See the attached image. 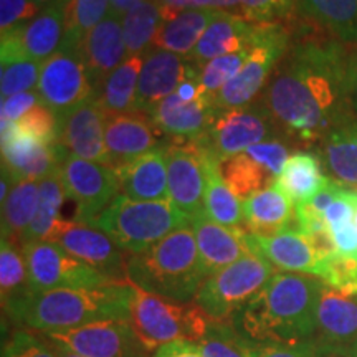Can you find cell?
<instances>
[{"instance_id":"cell-1","label":"cell","mask_w":357,"mask_h":357,"mask_svg":"<svg viewBox=\"0 0 357 357\" xmlns=\"http://www.w3.org/2000/svg\"><path fill=\"white\" fill-rule=\"evenodd\" d=\"M334 37L293 33L261 101L289 141L312 144L357 121L352 56Z\"/></svg>"},{"instance_id":"cell-2","label":"cell","mask_w":357,"mask_h":357,"mask_svg":"<svg viewBox=\"0 0 357 357\" xmlns=\"http://www.w3.org/2000/svg\"><path fill=\"white\" fill-rule=\"evenodd\" d=\"M324 283L312 275L276 271L260 293L231 318L248 344L311 342Z\"/></svg>"},{"instance_id":"cell-3","label":"cell","mask_w":357,"mask_h":357,"mask_svg":"<svg viewBox=\"0 0 357 357\" xmlns=\"http://www.w3.org/2000/svg\"><path fill=\"white\" fill-rule=\"evenodd\" d=\"M134 287L109 281L100 287L58 288L32 294L15 323L37 333H58L109 319H129Z\"/></svg>"},{"instance_id":"cell-4","label":"cell","mask_w":357,"mask_h":357,"mask_svg":"<svg viewBox=\"0 0 357 357\" xmlns=\"http://www.w3.org/2000/svg\"><path fill=\"white\" fill-rule=\"evenodd\" d=\"M204 280L190 223L172 231L146 252L128 257L126 281L166 300L192 303Z\"/></svg>"},{"instance_id":"cell-5","label":"cell","mask_w":357,"mask_h":357,"mask_svg":"<svg viewBox=\"0 0 357 357\" xmlns=\"http://www.w3.org/2000/svg\"><path fill=\"white\" fill-rule=\"evenodd\" d=\"M189 223L171 200L139 202L119 194L89 225L108 234L123 252L137 255Z\"/></svg>"},{"instance_id":"cell-6","label":"cell","mask_w":357,"mask_h":357,"mask_svg":"<svg viewBox=\"0 0 357 357\" xmlns=\"http://www.w3.org/2000/svg\"><path fill=\"white\" fill-rule=\"evenodd\" d=\"M134 331L147 349L174 341L199 342L212 324V318L197 303H177L134 287L131 306Z\"/></svg>"},{"instance_id":"cell-7","label":"cell","mask_w":357,"mask_h":357,"mask_svg":"<svg viewBox=\"0 0 357 357\" xmlns=\"http://www.w3.org/2000/svg\"><path fill=\"white\" fill-rule=\"evenodd\" d=\"M293 32L281 22L255 24L252 35V52L242 70L212 96L217 109H235L253 105L257 96L265 93L271 75L291 45Z\"/></svg>"},{"instance_id":"cell-8","label":"cell","mask_w":357,"mask_h":357,"mask_svg":"<svg viewBox=\"0 0 357 357\" xmlns=\"http://www.w3.org/2000/svg\"><path fill=\"white\" fill-rule=\"evenodd\" d=\"M276 273L275 266L258 253L240 258L204 280L195 303L213 321H231Z\"/></svg>"},{"instance_id":"cell-9","label":"cell","mask_w":357,"mask_h":357,"mask_svg":"<svg viewBox=\"0 0 357 357\" xmlns=\"http://www.w3.org/2000/svg\"><path fill=\"white\" fill-rule=\"evenodd\" d=\"M284 137L270 109L260 102L235 109H217L211 126L194 142L220 162L242 154L258 142Z\"/></svg>"},{"instance_id":"cell-10","label":"cell","mask_w":357,"mask_h":357,"mask_svg":"<svg viewBox=\"0 0 357 357\" xmlns=\"http://www.w3.org/2000/svg\"><path fill=\"white\" fill-rule=\"evenodd\" d=\"M37 91L42 105L58 119L96 95L83 45L61 43L55 55L43 61Z\"/></svg>"},{"instance_id":"cell-11","label":"cell","mask_w":357,"mask_h":357,"mask_svg":"<svg viewBox=\"0 0 357 357\" xmlns=\"http://www.w3.org/2000/svg\"><path fill=\"white\" fill-rule=\"evenodd\" d=\"M22 250L33 294L58 288L100 287L113 281L48 240L25 243Z\"/></svg>"},{"instance_id":"cell-12","label":"cell","mask_w":357,"mask_h":357,"mask_svg":"<svg viewBox=\"0 0 357 357\" xmlns=\"http://www.w3.org/2000/svg\"><path fill=\"white\" fill-rule=\"evenodd\" d=\"M60 178L66 197L77 205L75 220L88 225L121 194L119 174L114 167L70 154L61 162Z\"/></svg>"},{"instance_id":"cell-13","label":"cell","mask_w":357,"mask_h":357,"mask_svg":"<svg viewBox=\"0 0 357 357\" xmlns=\"http://www.w3.org/2000/svg\"><path fill=\"white\" fill-rule=\"evenodd\" d=\"M84 357H151L129 319H109L58 333H40Z\"/></svg>"},{"instance_id":"cell-14","label":"cell","mask_w":357,"mask_h":357,"mask_svg":"<svg viewBox=\"0 0 357 357\" xmlns=\"http://www.w3.org/2000/svg\"><path fill=\"white\" fill-rule=\"evenodd\" d=\"M47 240L56 243L77 260L100 270L109 280H126V252L96 227L77 220H60Z\"/></svg>"},{"instance_id":"cell-15","label":"cell","mask_w":357,"mask_h":357,"mask_svg":"<svg viewBox=\"0 0 357 357\" xmlns=\"http://www.w3.org/2000/svg\"><path fill=\"white\" fill-rule=\"evenodd\" d=\"M68 153L58 144L29 136L17 128L15 123L2 121V169L13 182L42 181L60 171Z\"/></svg>"},{"instance_id":"cell-16","label":"cell","mask_w":357,"mask_h":357,"mask_svg":"<svg viewBox=\"0 0 357 357\" xmlns=\"http://www.w3.org/2000/svg\"><path fill=\"white\" fill-rule=\"evenodd\" d=\"M202 66L192 61L189 56L151 48L146 53L139 83H137L134 113L153 116L160 101L177 91L185 79L199 77Z\"/></svg>"},{"instance_id":"cell-17","label":"cell","mask_w":357,"mask_h":357,"mask_svg":"<svg viewBox=\"0 0 357 357\" xmlns=\"http://www.w3.org/2000/svg\"><path fill=\"white\" fill-rule=\"evenodd\" d=\"M105 142L109 166L118 171L142 155L166 149L172 141L155 126L151 116L128 113L108 116Z\"/></svg>"},{"instance_id":"cell-18","label":"cell","mask_w":357,"mask_h":357,"mask_svg":"<svg viewBox=\"0 0 357 357\" xmlns=\"http://www.w3.org/2000/svg\"><path fill=\"white\" fill-rule=\"evenodd\" d=\"M106 119L108 116L102 111L96 96L88 98L58 119V146L75 158L109 166L105 142Z\"/></svg>"},{"instance_id":"cell-19","label":"cell","mask_w":357,"mask_h":357,"mask_svg":"<svg viewBox=\"0 0 357 357\" xmlns=\"http://www.w3.org/2000/svg\"><path fill=\"white\" fill-rule=\"evenodd\" d=\"M169 200L187 217L205 213L202 155L194 141L171 142L167 147Z\"/></svg>"},{"instance_id":"cell-20","label":"cell","mask_w":357,"mask_h":357,"mask_svg":"<svg viewBox=\"0 0 357 357\" xmlns=\"http://www.w3.org/2000/svg\"><path fill=\"white\" fill-rule=\"evenodd\" d=\"M311 344L318 352L347 351L357 354V294H342L324 284Z\"/></svg>"},{"instance_id":"cell-21","label":"cell","mask_w":357,"mask_h":357,"mask_svg":"<svg viewBox=\"0 0 357 357\" xmlns=\"http://www.w3.org/2000/svg\"><path fill=\"white\" fill-rule=\"evenodd\" d=\"M247 243L253 253L265 257L275 268L289 273H305L319 278L328 257L314 240L300 230H284L271 236L253 235L247 231Z\"/></svg>"},{"instance_id":"cell-22","label":"cell","mask_w":357,"mask_h":357,"mask_svg":"<svg viewBox=\"0 0 357 357\" xmlns=\"http://www.w3.org/2000/svg\"><path fill=\"white\" fill-rule=\"evenodd\" d=\"M190 227L197 242L200 266L205 278L253 253L247 243V230L223 227L211 220L205 213L192 217Z\"/></svg>"},{"instance_id":"cell-23","label":"cell","mask_w":357,"mask_h":357,"mask_svg":"<svg viewBox=\"0 0 357 357\" xmlns=\"http://www.w3.org/2000/svg\"><path fill=\"white\" fill-rule=\"evenodd\" d=\"M217 108L212 98L204 95L194 101H184L177 93H172L153 113V121L171 139L195 141L202 137L211 126Z\"/></svg>"},{"instance_id":"cell-24","label":"cell","mask_w":357,"mask_h":357,"mask_svg":"<svg viewBox=\"0 0 357 357\" xmlns=\"http://www.w3.org/2000/svg\"><path fill=\"white\" fill-rule=\"evenodd\" d=\"M123 19L109 13L101 24L86 35L83 52L91 75L93 86L98 91L109 73L123 65L128 58V48L123 35Z\"/></svg>"},{"instance_id":"cell-25","label":"cell","mask_w":357,"mask_h":357,"mask_svg":"<svg viewBox=\"0 0 357 357\" xmlns=\"http://www.w3.org/2000/svg\"><path fill=\"white\" fill-rule=\"evenodd\" d=\"M167 147L142 155L118 169L121 195L139 202L169 200Z\"/></svg>"},{"instance_id":"cell-26","label":"cell","mask_w":357,"mask_h":357,"mask_svg":"<svg viewBox=\"0 0 357 357\" xmlns=\"http://www.w3.org/2000/svg\"><path fill=\"white\" fill-rule=\"evenodd\" d=\"M253 30L255 24L245 20L243 17L217 10L211 25L207 26L189 58L204 66L218 56L242 50L252 42Z\"/></svg>"},{"instance_id":"cell-27","label":"cell","mask_w":357,"mask_h":357,"mask_svg":"<svg viewBox=\"0 0 357 357\" xmlns=\"http://www.w3.org/2000/svg\"><path fill=\"white\" fill-rule=\"evenodd\" d=\"M242 205L245 230L250 234L271 236L284 230H296L294 204L276 184L258 192Z\"/></svg>"},{"instance_id":"cell-28","label":"cell","mask_w":357,"mask_h":357,"mask_svg":"<svg viewBox=\"0 0 357 357\" xmlns=\"http://www.w3.org/2000/svg\"><path fill=\"white\" fill-rule=\"evenodd\" d=\"M66 6H68V0H53L40 10L38 15L29 25L10 32L19 37L26 55L40 63L55 55L63 43Z\"/></svg>"},{"instance_id":"cell-29","label":"cell","mask_w":357,"mask_h":357,"mask_svg":"<svg viewBox=\"0 0 357 357\" xmlns=\"http://www.w3.org/2000/svg\"><path fill=\"white\" fill-rule=\"evenodd\" d=\"M199 151L200 155H202L205 177V215L211 218V220L220 223L223 227H229V229L245 230L242 200L236 197L230 187L227 185L220 171V160L213 158L212 154L205 153L200 147Z\"/></svg>"},{"instance_id":"cell-30","label":"cell","mask_w":357,"mask_h":357,"mask_svg":"<svg viewBox=\"0 0 357 357\" xmlns=\"http://www.w3.org/2000/svg\"><path fill=\"white\" fill-rule=\"evenodd\" d=\"M318 155L333 182L357 190V121L334 129L323 137Z\"/></svg>"},{"instance_id":"cell-31","label":"cell","mask_w":357,"mask_h":357,"mask_svg":"<svg viewBox=\"0 0 357 357\" xmlns=\"http://www.w3.org/2000/svg\"><path fill=\"white\" fill-rule=\"evenodd\" d=\"M0 294L3 316L15 321L25 303L32 298L24 250L8 238L0 242Z\"/></svg>"},{"instance_id":"cell-32","label":"cell","mask_w":357,"mask_h":357,"mask_svg":"<svg viewBox=\"0 0 357 357\" xmlns=\"http://www.w3.org/2000/svg\"><path fill=\"white\" fill-rule=\"evenodd\" d=\"M329 182L331 178L323 171V162L318 154L311 151H296L284 164L276 185L296 205L314 197Z\"/></svg>"},{"instance_id":"cell-33","label":"cell","mask_w":357,"mask_h":357,"mask_svg":"<svg viewBox=\"0 0 357 357\" xmlns=\"http://www.w3.org/2000/svg\"><path fill=\"white\" fill-rule=\"evenodd\" d=\"M0 58H2V63H0L2 100L19 95V93L37 89L43 63L26 55L15 33L2 35Z\"/></svg>"},{"instance_id":"cell-34","label":"cell","mask_w":357,"mask_h":357,"mask_svg":"<svg viewBox=\"0 0 357 357\" xmlns=\"http://www.w3.org/2000/svg\"><path fill=\"white\" fill-rule=\"evenodd\" d=\"M215 13L217 10L212 8H194L178 13L176 19L162 22L151 48L189 56L197 47L199 40L202 38Z\"/></svg>"},{"instance_id":"cell-35","label":"cell","mask_w":357,"mask_h":357,"mask_svg":"<svg viewBox=\"0 0 357 357\" xmlns=\"http://www.w3.org/2000/svg\"><path fill=\"white\" fill-rule=\"evenodd\" d=\"M144 60L146 53L126 58V61L119 65L113 73H109L108 78L101 83L95 96L106 116L134 113L137 83H139Z\"/></svg>"},{"instance_id":"cell-36","label":"cell","mask_w":357,"mask_h":357,"mask_svg":"<svg viewBox=\"0 0 357 357\" xmlns=\"http://www.w3.org/2000/svg\"><path fill=\"white\" fill-rule=\"evenodd\" d=\"M301 12L324 32L357 45V0H300Z\"/></svg>"},{"instance_id":"cell-37","label":"cell","mask_w":357,"mask_h":357,"mask_svg":"<svg viewBox=\"0 0 357 357\" xmlns=\"http://www.w3.org/2000/svg\"><path fill=\"white\" fill-rule=\"evenodd\" d=\"M40 202V181H20L12 185L2 202V238L22 247L24 235L32 225Z\"/></svg>"},{"instance_id":"cell-38","label":"cell","mask_w":357,"mask_h":357,"mask_svg":"<svg viewBox=\"0 0 357 357\" xmlns=\"http://www.w3.org/2000/svg\"><path fill=\"white\" fill-rule=\"evenodd\" d=\"M121 22L128 58L144 55L153 47L159 26L162 24L159 3L155 0H139Z\"/></svg>"},{"instance_id":"cell-39","label":"cell","mask_w":357,"mask_h":357,"mask_svg":"<svg viewBox=\"0 0 357 357\" xmlns=\"http://www.w3.org/2000/svg\"><path fill=\"white\" fill-rule=\"evenodd\" d=\"M220 171L227 185L242 202L268 187H273L278 181L273 174L268 172L245 153L223 160L220 162Z\"/></svg>"},{"instance_id":"cell-40","label":"cell","mask_w":357,"mask_h":357,"mask_svg":"<svg viewBox=\"0 0 357 357\" xmlns=\"http://www.w3.org/2000/svg\"><path fill=\"white\" fill-rule=\"evenodd\" d=\"M65 197L66 192L63 182L60 178V171L40 181L38 208L32 225L29 227V230L24 235L22 247L30 242H42V240H47L50 236L52 230L61 220L60 208L63 205Z\"/></svg>"},{"instance_id":"cell-41","label":"cell","mask_w":357,"mask_h":357,"mask_svg":"<svg viewBox=\"0 0 357 357\" xmlns=\"http://www.w3.org/2000/svg\"><path fill=\"white\" fill-rule=\"evenodd\" d=\"M109 15V0H68L63 43L83 45L86 35Z\"/></svg>"},{"instance_id":"cell-42","label":"cell","mask_w":357,"mask_h":357,"mask_svg":"<svg viewBox=\"0 0 357 357\" xmlns=\"http://www.w3.org/2000/svg\"><path fill=\"white\" fill-rule=\"evenodd\" d=\"M197 344L205 357H250V344L231 321H212L207 334Z\"/></svg>"},{"instance_id":"cell-43","label":"cell","mask_w":357,"mask_h":357,"mask_svg":"<svg viewBox=\"0 0 357 357\" xmlns=\"http://www.w3.org/2000/svg\"><path fill=\"white\" fill-rule=\"evenodd\" d=\"M250 52H252V45L238 52L229 53V55L218 56L215 60L208 61L207 65H204L202 73H200V84H202L204 91L211 98L220 91L242 70L245 61L250 56Z\"/></svg>"},{"instance_id":"cell-44","label":"cell","mask_w":357,"mask_h":357,"mask_svg":"<svg viewBox=\"0 0 357 357\" xmlns=\"http://www.w3.org/2000/svg\"><path fill=\"white\" fill-rule=\"evenodd\" d=\"M319 280L342 294H357V260L333 253L324 260Z\"/></svg>"},{"instance_id":"cell-45","label":"cell","mask_w":357,"mask_h":357,"mask_svg":"<svg viewBox=\"0 0 357 357\" xmlns=\"http://www.w3.org/2000/svg\"><path fill=\"white\" fill-rule=\"evenodd\" d=\"M300 0H240V15L252 24H275L288 19Z\"/></svg>"},{"instance_id":"cell-46","label":"cell","mask_w":357,"mask_h":357,"mask_svg":"<svg viewBox=\"0 0 357 357\" xmlns=\"http://www.w3.org/2000/svg\"><path fill=\"white\" fill-rule=\"evenodd\" d=\"M2 357H56L45 339L32 329H15L2 344Z\"/></svg>"},{"instance_id":"cell-47","label":"cell","mask_w":357,"mask_h":357,"mask_svg":"<svg viewBox=\"0 0 357 357\" xmlns=\"http://www.w3.org/2000/svg\"><path fill=\"white\" fill-rule=\"evenodd\" d=\"M17 128L29 136L47 142V144H58V118L42 102L30 109L19 121Z\"/></svg>"},{"instance_id":"cell-48","label":"cell","mask_w":357,"mask_h":357,"mask_svg":"<svg viewBox=\"0 0 357 357\" xmlns=\"http://www.w3.org/2000/svg\"><path fill=\"white\" fill-rule=\"evenodd\" d=\"M287 137H276V139H268L258 144L250 146L245 154L250 155L253 160H257L261 167H265L268 172L273 174L278 178L283 172L284 164L291 155V149L287 144Z\"/></svg>"},{"instance_id":"cell-49","label":"cell","mask_w":357,"mask_h":357,"mask_svg":"<svg viewBox=\"0 0 357 357\" xmlns=\"http://www.w3.org/2000/svg\"><path fill=\"white\" fill-rule=\"evenodd\" d=\"M42 7L35 0H0V30L2 35L29 25Z\"/></svg>"},{"instance_id":"cell-50","label":"cell","mask_w":357,"mask_h":357,"mask_svg":"<svg viewBox=\"0 0 357 357\" xmlns=\"http://www.w3.org/2000/svg\"><path fill=\"white\" fill-rule=\"evenodd\" d=\"M250 357H319L311 342L301 344H284V342H268V344H250Z\"/></svg>"},{"instance_id":"cell-51","label":"cell","mask_w":357,"mask_h":357,"mask_svg":"<svg viewBox=\"0 0 357 357\" xmlns=\"http://www.w3.org/2000/svg\"><path fill=\"white\" fill-rule=\"evenodd\" d=\"M40 102L42 101H40V95H38L37 89L3 98L2 100V121H8V123L19 121L22 116H25L30 109H33L35 106L40 105Z\"/></svg>"},{"instance_id":"cell-52","label":"cell","mask_w":357,"mask_h":357,"mask_svg":"<svg viewBox=\"0 0 357 357\" xmlns=\"http://www.w3.org/2000/svg\"><path fill=\"white\" fill-rule=\"evenodd\" d=\"M155 2L159 3L162 22H169L185 10H194V8H212L213 10L215 0H155Z\"/></svg>"},{"instance_id":"cell-53","label":"cell","mask_w":357,"mask_h":357,"mask_svg":"<svg viewBox=\"0 0 357 357\" xmlns=\"http://www.w3.org/2000/svg\"><path fill=\"white\" fill-rule=\"evenodd\" d=\"M151 357H205L202 349L194 341H174L160 346Z\"/></svg>"},{"instance_id":"cell-54","label":"cell","mask_w":357,"mask_h":357,"mask_svg":"<svg viewBox=\"0 0 357 357\" xmlns=\"http://www.w3.org/2000/svg\"><path fill=\"white\" fill-rule=\"evenodd\" d=\"M137 2L139 0H109V13H114L116 17L123 19Z\"/></svg>"},{"instance_id":"cell-55","label":"cell","mask_w":357,"mask_h":357,"mask_svg":"<svg viewBox=\"0 0 357 357\" xmlns=\"http://www.w3.org/2000/svg\"><path fill=\"white\" fill-rule=\"evenodd\" d=\"M35 333H37V331H35ZM38 334H40V333H38ZM40 336H42V334H40ZM42 337H43V336H42ZM43 339H45V342H47V344L52 347V351L55 352L56 357H84V356H82V354H77V352L66 349V347H63V346L56 344V342L50 341V339H47V337H43Z\"/></svg>"},{"instance_id":"cell-56","label":"cell","mask_w":357,"mask_h":357,"mask_svg":"<svg viewBox=\"0 0 357 357\" xmlns=\"http://www.w3.org/2000/svg\"><path fill=\"white\" fill-rule=\"evenodd\" d=\"M352 102L357 116V53L352 56Z\"/></svg>"},{"instance_id":"cell-57","label":"cell","mask_w":357,"mask_h":357,"mask_svg":"<svg viewBox=\"0 0 357 357\" xmlns=\"http://www.w3.org/2000/svg\"><path fill=\"white\" fill-rule=\"evenodd\" d=\"M319 357H357L356 352L347 351H331V352H321Z\"/></svg>"},{"instance_id":"cell-58","label":"cell","mask_w":357,"mask_h":357,"mask_svg":"<svg viewBox=\"0 0 357 357\" xmlns=\"http://www.w3.org/2000/svg\"><path fill=\"white\" fill-rule=\"evenodd\" d=\"M35 2H37V3H38V6H40V7H42V6H47V3H50V2H53V0H35Z\"/></svg>"},{"instance_id":"cell-59","label":"cell","mask_w":357,"mask_h":357,"mask_svg":"<svg viewBox=\"0 0 357 357\" xmlns=\"http://www.w3.org/2000/svg\"><path fill=\"white\" fill-rule=\"evenodd\" d=\"M356 229H357V211H356Z\"/></svg>"}]
</instances>
